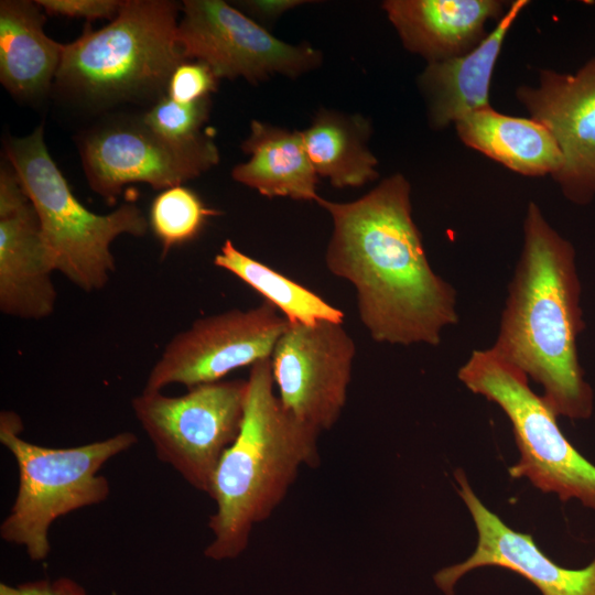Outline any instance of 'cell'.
Returning a JSON list of instances; mask_svg holds the SVG:
<instances>
[{
  "mask_svg": "<svg viewBox=\"0 0 595 595\" xmlns=\"http://www.w3.org/2000/svg\"><path fill=\"white\" fill-rule=\"evenodd\" d=\"M214 264L264 296L291 324L313 325L322 321L343 323V311L307 288L247 256L229 239L215 256Z\"/></svg>",
  "mask_w": 595,
  "mask_h": 595,
  "instance_id": "7402d4cb",
  "label": "cell"
},
{
  "mask_svg": "<svg viewBox=\"0 0 595 595\" xmlns=\"http://www.w3.org/2000/svg\"><path fill=\"white\" fill-rule=\"evenodd\" d=\"M530 117L555 139L562 165L552 178L563 195L584 205L595 197V57L574 74L541 69L537 86L516 89Z\"/></svg>",
  "mask_w": 595,
  "mask_h": 595,
  "instance_id": "4fadbf2b",
  "label": "cell"
},
{
  "mask_svg": "<svg viewBox=\"0 0 595 595\" xmlns=\"http://www.w3.org/2000/svg\"><path fill=\"white\" fill-rule=\"evenodd\" d=\"M37 4L51 15L69 18L115 19L123 1L119 0H37Z\"/></svg>",
  "mask_w": 595,
  "mask_h": 595,
  "instance_id": "484cf974",
  "label": "cell"
},
{
  "mask_svg": "<svg viewBox=\"0 0 595 595\" xmlns=\"http://www.w3.org/2000/svg\"><path fill=\"white\" fill-rule=\"evenodd\" d=\"M255 15L262 20L272 21L285 11L304 3L299 0H252L242 2Z\"/></svg>",
  "mask_w": 595,
  "mask_h": 595,
  "instance_id": "83f0119b",
  "label": "cell"
},
{
  "mask_svg": "<svg viewBox=\"0 0 595 595\" xmlns=\"http://www.w3.org/2000/svg\"><path fill=\"white\" fill-rule=\"evenodd\" d=\"M342 324L289 323L270 357L283 408L318 433L334 426L347 399L356 347Z\"/></svg>",
  "mask_w": 595,
  "mask_h": 595,
  "instance_id": "7c38bea8",
  "label": "cell"
},
{
  "mask_svg": "<svg viewBox=\"0 0 595 595\" xmlns=\"http://www.w3.org/2000/svg\"><path fill=\"white\" fill-rule=\"evenodd\" d=\"M175 2L126 0L109 24H89L64 45L56 84L86 101L105 104L151 97L166 90L186 62L177 42Z\"/></svg>",
  "mask_w": 595,
  "mask_h": 595,
  "instance_id": "277c9868",
  "label": "cell"
},
{
  "mask_svg": "<svg viewBox=\"0 0 595 595\" xmlns=\"http://www.w3.org/2000/svg\"><path fill=\"white\" fill-rule=\"evenodd\" d=\"M584 329L581 283L573 245L530 202L523 246L491 348L541 385V396L559 415H592L593 390L578 361Z\"/></svg>",
  "mask_w": 595,
  "mask_h": 595,
  "instance_id": "7a4b0ae2",
  "label": "cell"
},
{
  "mask_svg": "<svg viewBox=\"0 0 595 595\" xmlns=\"http://www.w3.org/2000/svg\"><path fill=\"white\" fill-rule=\"evenodd\" d=\"M473 393L496 403L509 419L519 461L512 478H527L561 501L575 499L595 510V465L582 456L561 431L556 414L529 386L528 377L491 347L475 349L457 371Z\"/></svg>",
  "mask_w": 595,
  "mask_h": 595,
  "instance_id": "52a82bcc",
  "label": "cell"
},
{
  "mask_svg": "<svg viewBox=\"0 0 595 595\" xmlns=\"http://www.w3.org/2000/svg\"><path fill=\"white\" fill-rule=\"evenodd\" d=\"M209 97L190 104H182L167 96L159 100L140 119L156 134L174 142H191L205 132L202 127L208 119Z\"/></svg>",
  "mask_w": 595,
  "mask_h": 595,
  "instance_id": "cb8c5ba5",
  "label": "cell"
},
{
  "mask_svg": "<svg viewBox=\"0 0 595 595\" xmlns=\"http://www.w3.org/2000/svg\"><path fill=\"white\" fill-rule=\"evenodd\" d=\"M22 430L15 412L0 413V442L14 458L19 473L17 495L0 524V537L24 548L31 560L43 561L51 552L48 534L53 522L104 502L110 485L99 470L109 459L130 450L138 439L125 431L79 446L56 448L25 441Z\"/></svg>",
  "mask_w": 595,
  "mask_h": 595,
  "instance_id": "5b68a950",
  "label": "cell"
},
{
  "mask_svg": "<svg viewBox=\"0 0 595 595\" xmlns=\"http://www.w3.org/2000/svg\"><path fill=\"white\" fill-rule=\"evenodd\" d=\"M241 149L250 159L236 165L232 178L267 197L316 201V174L305 149L302 131L288 130L258 120Z\"/></svg>",
  "mask_w": 595,
  "mask_h": 595,
  "instance_id": "ac0fdd59",
  "label": "cell"
},
{
  "mask_svg": "<svg viewBox=\"0 0 595 595\" xmlns=\"http://www.w3.org/2000/svg\"><path fill=\"white\" fill-rule=\"evenodd\" d=\"M511 2L500 0H387L386 14L403 46L428 63L466 54L487 35Z\"/></svg>",
  "mask_w": 595,
  "mask_h": 595,
  "instance_id": "2e32d148",
  "label": "cell"
},
{
  "mask_svg": "<svg viewBox=\"0 0 595 595\" xmlns=\"http://www.w3.org/2000/svg\"><path fill=\"white\" fill-rule=\"evenodd\" d=\"M0 595H88L76 581L68 577L44 578L10 585L0 584Z\"/></svg>",
  "mask_w": 595,
  "mask_h": 595,
  "instance_id": "4316f807",
  "label": "cell"
},
{
  "mask_svg": "<svg viewBox=\"0 0 595 595\" xmlns=\"http://www.w3.org/2000/svg\"><path fill=\"white\" fill-rule=\"evenodd\" d=\"M369 134L367 119L327 109L320 110L302 131L316 174L340 188L363 186L379 176L378 160L367 145Z\"/></svg>",
  "mask_w": 595,
  "mask_h": 595,
  "instance_id": "44dd1931",
  "label": "cell"
},
{
  "mask_svg": "<svg viewBox=\"0 0 595 595\" xmlns=\"http://www.w3.org/2000/svg\"><path fill=\"white\" fill-rule=\"evenodd\" d=\"M4 148L36 212L55 271L85 292L104 289L116 270L112 241L121 235L142 237L148 230L142 210L131 203L106 215L86 208L50 155L43 126L9 138Z\"/></svg>",
  "mask_w": 595,
  "mask_h": 595,
  "instance_id": "8992f818",
  "label": "cell"
},
{
  "mask_svg": "<svg viewBox=\"0 0 595 595\" xmlns=\"http://www.w3.org/2000/svg\"><path fill=\"white\" fill-rule=\"evenodd\" d=\"M218 212L183 185L161 191L153 199L149 225L162 246V255L196 238L209 217Z\"/></svg>",
  "mask_w": 595,
  "mask_h": 595,
  "instance_id": "603a6c76",
  "label": "cell"
},
{
  "mask_svg": "<svg viewBox=\"0 0 595 595\" xmlns=\"http://www.w3.org/2000/svg\"><path fill=\"white\" fill-rule=\"evenodd\" d=\"M400 173L363 197L316 203L332 217L327 269L356 291L363 325L378 343L437 346L458 322L455 289L431 268Z\"/></svg>",
  "mask_w": 595,
  "mask_h": 595,
  "instance_id": "6da1fadb",
  "label": "cell"
},
{
  "mask_svg": "<svg viewBox=\"0 0 595 595\" xmlns=\"http://www.w3.org/2000/svg\"><path fill=\"white\" fill-rule=\"evenodd\" d=\"M247 388V379H235L198 385L178 397L142 391L131 408L158 458L210 496L218 464L240 431Z\"/></svg>",
  "mask_w": 595,
  "mask_h": 595,
  "instance_id": "ba28073f",
  "label": "cell"
},
{
  "mask_svg": "<svg viewBox=\"0 0 595 595\" xmlns=\"http://www.w3.org/2000/svg\"><path fill=\"white\" fill-rule=\"evenodd\" d=\"M82 159L90 188L113 204L131 183L163 191L197 177L219 162V151L207 132L195 141L174 142L138 119L89 133L82 143Z\"/></svg>",
  "mask_w": 595,
  "mask_h": 595,
  "instance_id": "8fae6325",
  "label": "cell"
},
{
  "mask_svg": "<svg viewBox=\"0 0 595 595\" xmlns=\"http://www.w3.org/2000/svg\"><path fill=\"white\" fill-rule=\"evenodd\" d=\"M458 138L467 147L524 176H553L562 155L549 129L533 118L483 109L458 120Z\"/></svg>",
  "mask_w": 595,
  "mask_h": 595,
  "instance_id": "ffe728a7",
  "label": "cell"
},
{
  "mask_svg": "<svg viewBox=\"0 0 595 595\" xmlns=\"http://www.w3.org/2000/svg\"><path fill=\"white\" fill-rule=\"evenodd\" d=\"M217 84L218 78L207 64L183 62L170 77L166 96L182 104L195 102L208 98L217 89Z\"/></svg>",
  "mask_w": 595,
  "mask_h": 595,
  "instance_id": "d4e9b609",
  "label": "cell"
},
{
  "mask_svg": "<svg viewBox=\"0 0 595 595\" xmlns=\"http://www.w3.org/2000/svg\"><path fill=\"white\" fill-rule=\"evenodd\" d=\"M185 60L207 64L216 77L258 83L272 75L298 77L322 62L307 44L291 45L220 0H186L177 26Z\"/></svg>",
  "mask_w": 595,
  "mask_h": 595,
  "instance_id": "30bf717a",
  "label": "cell"
},
{
  "mask_svg": "<svg viewBox=\"0 0 595 595\" xmlns=\"http://www.w3.org/2000/svg\"><path fill=\"white\" fill-rule=\"evenodd\" d=\"M288 326L289 321L266 300L246 311L199 318L165 345L142 391L219 381L232 370L270 358Z\"/></svg>",
  "mask_w": 595,
  "mask_h": 595,
  "instance_id": "9c48e42d",
  "label": "cell"
},
{
  "mask_svg": "<svg viewBox=\"0 0 595 595\" xmlns=\"http://www.w3.org/2000/svg\"><path fill=\"white\" fill-rule=\"evenodd\" d=\"M457 493L477 530L475 551L465 561L444 567L434 582L445 595L466 573L483 566H498L521 575L542 595H595V556L583 569H566L544 554L528 533L515 531L476 496L465 473L457 469Z\"/></svg>",
  "mask_w": 595,
  "mask_h": 595,
  "instance_id": "5bb4252c",
  "label": "cell"
},
{
  "mask_svg": "<svg viewBox=\"0 0 595 595\" xmlns=\"http://www.w3.org/2000/svg\"><path fill=\"white\" fill-rule=\"evenodd\" d=\"M55 268L36 212L13 167L0 173V310L24 320L50 316Z\"/></svg>",
  "mask_w": 595,
  "mask_h": 595,
  "instance_id": "9a60e30c",
  "label": "cell"
},
{
  "mask_svg": "<svg viewBox=\"0 0 595 595\" xmlns=\"http://www.w3.org/2000/svg\"><path fill=\"white\" fill-rule=\"evenodd\" d=\"M247 383L241 428L218 464L209 496L216 508L204 554L215 561L239 556L252 528L272 515L300 469L320 461L318 432L283 408L270 358L250 367Z\"/></svg>",
  "mask_w": 595,
  "mask_h": 595,
  "instance_id": "3957f363",
  "label": "cell"
},
{
  "mask_svg": "<svg viewBox=\"0 0 595 595\" xmlns=\"http://www.w3.org/2000/svg\"><path fill=\"white\" fill-rule=\"evenodd\" d=\"M37 2H0V79L14 96L44 94L56 76L64 45L48 37Z\"/></svg>",
  "mask_w": 595,
  "mask_h": 595,
  "instance_id": "d6986e66",
  "label": "cell"
},
{
  "mask_svg": "<svg viewBox=\"0 0 595 595\" xmlns=\"http://www.w3.org/2000/svg\"><path fill=\"white\" fill-rule=\"evenodd\" d=\"M528 4L527 0L512 1L493 31L466 54L428 63L418 85L433 129H444L491 107L489 89L497 60L508 32Z\"/></svg>",
  "mask_w": 595,
  "mask_h": 595,
  "instance_id": "e0dca14e",
  "label": "cell"
}]
</instances>
